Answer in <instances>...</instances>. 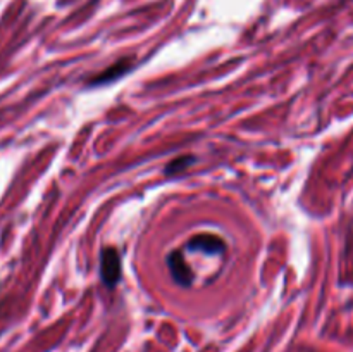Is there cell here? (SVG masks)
Segmentation results:
<instances>
[{"mask_svg": "<svg viewBox=\"0 0 353 352\" xmlns=\"http://www.w3.org/2000/svg\"><path fill=\"white\" fill-rule=\"evenodd\" d=\"M168 266L172 273V278L179 283L181 286H190L193 282V275L190 266L183 259L181 252H171L168 255Z\"/></svg>", "mask_w": 353, "mask_h": 352, "instance_id": "4", "label": "cell"}, {"mask_svg": "<svg viewBox=\"0 0 353 352\" xmlns=\"http://www.w3.org/2000/svg\"><path fill=\"white\" fill-rule=\"evenodd\" d=\"M131 68H133V61H131V59H121V61H117L116 64H112V66H109L107 69H103L100 75L93 76V78L90 79V85L100 86V85H107V83L116 81V79H119L121 76H124L126 72H130Z\"/></svg>", "mask_w": 353, "mask_h": 352, "instance_id": "2", "label": "cell"}, {"mask_svg": "<svg viewBox=\"0 0 353 352\" xmlns=\"http://www.w3.org/2000/svg\"><path fill=\"white\" fill-rule=\"evenodd\" d=\"M100 276L105 286L112 289L121 280V257L114 247H105L100 255Z\"/></svg>", "mask_w": 353, "mask_h": 352, "instance_id": "1", "label": "cell"}, {"mask_svg": "<svg viewBox=\"0 0 353 352\" xmlns=\"http://www.w3.org/2000/svg\"><path fill=\"white\" fill-rule=\"evenodd\" d=\"M193 162H195V155H181V157L178 159H172V161L168 164V168H165V175L171 176V175H178V173H183L185 169H188Z\"/></svg>", "mask_w": 353, "mask_h": 352, "instance_id": "5", "label": "cell"}, {"mask_svg": "<svg viewBox=\"0 0 353 352\" xmlns=\"http://www.w3.org/2000/svg\"><path fill=\"white\" fill-rule=\"evenodd\" d=\"M188 247L192 251H200V252H205V254H219V252L224 251L226 244L221 237L212 233H200L192 237L190 240Z\"/></svg>", "mask_w": 353, "mask_h": 352, "instance_id": "3", "label": "cell"}]
</instances>
